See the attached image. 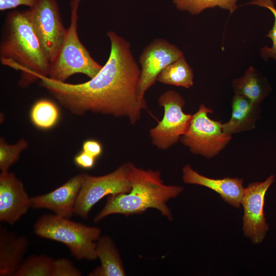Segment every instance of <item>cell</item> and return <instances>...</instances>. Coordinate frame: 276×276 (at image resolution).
<instances>
[{"label": "cell", "mask_w": 276, "mask_h": 276, "mask_svg": "<svg viewBox=\"0 0 276 276\" xmlns=\"http://www.w3.org/2000/svg\"><path fill=\"white\" fill-rule=\"evenodd\" d=\"M29 246L27 237L17 236L0 227V275L15 276Z\"/></svg>", "instance_id": "obj_15"}, {"label": "cell", "mask_w": 276, "mask_h": 276, "mask_svg": "<svg viewBox=\"0 0 276 276\" xmlns=\"http://www.w3.org/2000/svg\"><path fill=\"white\" fill-rule=\"evenodd\" d=\"M25 12L51 63L61 48L67 29L63 24L57 1L38 0Z\"/></svg>", "instance_id": "obj_8"}, {"label": "cell", "mask_w": 276, "mask_h": 276, "mask_svg": "<svg viewBox=\"0 0 276 276\" xmlns=\"http://www.w3.org/2000/svg\"><path fill=\"white\" fill-rule=\"evenodd\" d=\"M54 260L44 255H30L24 261L15 276H53Z\"/></svg>", "instance_id": "obj_22"}, {"label": "cell", "mask_w": 276, "mask_h": 276, "mask_svg": "<svg viewBox=\"0 0 276 276\" xmlns=\"http://www.w3.org/2000/svg\"><path fill=\"white\" fill-rule=\"evenodd\" d=\"M194 72L183 56L166 66L157 81L166 85L189 88L193 85Z\"/></svg>", "instance_id": "obj_19"}, {"label": "cell", "mask_w": 276, "mask_h": 276, "mask_svg": "<svg viewBox=\"0 0 276 276\" xmlns=\"http://www.w3.org/2000/svg\"><path fill=\"white\" fill-rule=\"evenodd\" d=\"M274 180V176L271 175L264 181L249 183L245 188L241 202L244 211L243 229L255 244L262 242L268 230L263 210L264 199Z\"/></svg>", "instance_id": "obj_11"}, {"label": "cell", "mask_w": 276, "mask_h": 276, "mask_svg": "<svg viewBox=\"0 0 276 276\" xmlns=\"http://www.w3.org/2000/svg\"><path fill=\"white\" fill-rule=\"evenodd\" d=\"M232 86L234 94L242 95L257 105H261L271 90L266 78L251 65L241 77L232 80Z\"/></svg>", "instance_id": "obj_17"}, {"label": "cell", "mask_w": 276, "mask_h": 276, "mask_svg": "<svg viewBox=\"0 0 276 276\" xmlns=\"http://www.w3.org/2000/svg\"><path fill=\"white\" fill-rule=\"evenodd\" d=\"M238 0H172L175 8L179 11H186L191 15L201 13L208 8L218 7L227 10L230 14L237 9Z\"/></svg>", "instance_id": "obj_21"}, {"label": "cell", "mask_w": 276, "mask_h": 276, "mask_svg": "<svg viewBox=\"0 0 276 276\" xmlns=\"http://www.w3.org/2000/svg\"><path fill=\"white\" fill-rule=\"evenodd\" d=\"M34 233L39 237L65 244L77 260L97 258L96 244L101 234L99 227L89 226L56 214H45L35 223Z\"/></svg>", "instance_id": "obj_4"}, {"label": "cell", "mask_w": 276, "mask_h": 276, "mask_svg": "<svg viewBox=\"0 0 276 276\" xmlns=\"http://www.w3.org/2000/svg\"><path fill=\"white\" fill-rule=\"evenodd\" d=\"M110 43L108 58L99 72L87 82L72 84L40 78V85L72 114L86 112L127 117L132 124L147 108L137 93L141 70L130 43L113 31L107 32Z\"/></svg>", "instance_id": "obj_1"}, {"label": "cell", "mask_w": 276, "mask_h": 276, "mask_svg": "<svg viewBox=\"0 0 276 276\" xmlns=\"http://www.w3.org/2000/svg\"><path fill=\"white\" fill-rule=\"evenodd\" d=\"M82 0H71L70 3L71 9H78L80 3Z\"/></svg>", "instance_id": "obj_29"}, {"label": "cell", "mask_w": 276, "mask_h": 276, "mask_svg": "<svg viewBox=\"0 0 276 276\" xmlns=\"http://www.w3.org/2000/svg\"><path fill=\"white\" fill-rule=\"evenodd\" d=\"M127 164L128 176L131 185L130 191L108 195L105 205L95 217L94 222L97 223L112 214L128 216L142 214L149 209L158 210L172 221L173 216L167 202L177 197L183 188L165 185L158 171L139 168L130 162Z\"/></svg>", "instance_id": "obj_3"}, {"label": "cell", "mask_w": 276, "mask_h": 276, "mask_svg": "<svg viewBox=\"0 0 276 276\" xmlns=\"http://www.w3.org/2000/svg\"><path fill=\"white\" fill-rule=\"evenodd\" d=\"M82 150L95 158L101 155L102 152V145L100 142L95 140H87L82 144Z\"/></svg>", "instance_id": "obj_27"}, {"label": "cell", "mask_w": 276, "mask_h": 276, "mask_svg": "<svg viewBox=\"0 0 276 276\" xmlns=\"http://www.w3.org/2000/svg\"><path fill=\"white\" fill-rule=\"evenodd\" d=\"M183 56L179 48L165 39L155 38L148 43L139 57L141 68L137 93L140 98L145 99V94L166 66Z\"/></svg>", "instance_id": "obj_10"}, {"label": "cell", "mask_w": 276, "mask_h": 276, "mask_svg": "<svg viewBox=\"0 0 276 276\" xmlns=\"http://www.w3.org/2000/svg\"><path fill=\"white\" fill-rule=\"evenodd\" d=\"M78 10L71 9L70 26L56 57L50 64L48 77L52 80L65 82L76 74L91 79L103 66L93 59L79 38Z\"/></svg>", "instance_id": "obj_5"}, {"label": "cell", "mask_w": 276, "mask_h": 276, "mask_svg": "<svg viewBox=\"0 0 276 276\" xmlns=\"http://www.w3.org/2000/svg\"><path fill=\"white\" fill-rule=\"evenodd\" d=\"M82 183L75 207V214L87 219L89 213L104 196L127 193L131 185L128 176V164H124L115 171L100 176L82 173Z\"/></svg>", "instance_id": "obj_9"}, {"label": "cell", "mask_w": 276, "mask_h": 276, "mask_svg": "<svg viewBox=\"0 0 276 276\" xmlns=\"http://www.w3.org/2000/svg\"><path fill=\"white\" fill-rule=\"evenodd\" d=\"M182 180L185 183L195 184L210 188L218 193L223 199L238 208L245 191L243 179L235 177L210 178L199 174L188 164L182 168Z\"/></svg>", "instance_id": "obj_14"}, {"label": "cell", "mask_w": 276, "mask_h": 276, "mask_svg": "<svg viewBox=\"0 0 276 276\" xmlns=\"http://www.w3.org/2000/svg\"><path fill=\"white\" fill-rule=\"evenodd\" d=\"M158 103L164 107V117L155 127L149 130V134L154 146L166 150L177 143L186 134L192 114L184 112L185 100L176 91H165L159 97Z\"/></svg>", "instance_id": "obj_7"}, {"label": "cell", "mask_w": 276, "mask_h": 276, "mask_svg": "<svg viewBox=\"0 0 276 276\" xmlns=\"http://www.w3.org/2000/svg\"><path fill=\"white\" fill-rule=\"evenodd\" d=\"M213 110L201 104L194 114L188 131L180 139L191 153L206 158L218 154L228 144L232 135L223 131L222 123L209 118Z\"/></svg>", "instance_id": "obj_6"}, {"label": "cell", "mask_w": 276, "mask_h": 276, "mask_svg": "<svg viewBox=\"0 0 276 276\" xmlns=\"http://www.w3.org/2000/svg\"><path fill=\"white\" fill-rule=\"evenodd\" d=\"M81 272L72 261L66 258L54 260L53 276H80Z\"/></svg>", "instance_id": "obj_25"}, {"label": "cell", "mask_w": 276, "mask_h": 276, "mask_svg": "<svg viewBox=\"0 0 276 276\" xmlns=\"http://www.w3.org/2000/svg\"><path fill=\"white\" fill-rule=\"evenodd\" d=\"M2 64L20 72L18 84L27 87L48 77L50 61L24 11L9 12L0 43Z\"/></svg>", "instance_id": "obj_2"}, {"label": "cell", "mask_w": 276, "mask_h": 276, "mask_svg": "<svg viewBox=\"0 0 276 276\" xmlns=\"http://www.w3.org/2000/svg\"><path fill=\"white\" fill-rule=\"evenodd\" d=\"M30 118L37 128L47 130L53 128L58 122L60 112L57 105L48 99H41L32 105Z\"/></svg>", "instance_id": "obj_20"}, {"label": "cell", "mask_w": 276, "mask_h": 276, "mask_svg": "<svg viewBox=\"0 0 276 276\" xmlns=\"http://www.w3.org/2000/svg\"><path fill=\"white\" fill-rule=\"evenodd\" d=\"M23 183L9 171L0 174V221L13 225L31 208Z\"/></svg>", "instance_id": "obj_12"}, {"label": "cell", "mask_w": 276, "mask_h": 276, "mask_svg": "<svg viewBox=\"0 0 276 276\" xmlns=\"http://www.w3.org/2000/svg\"><path fill=\"white\" fill-rule=\"evenodd\" d=\"M245 5H254L268 9L273 14L274 21L272 28L266 35L272 41V45L269 48L266 45L260 50V55L263 59L266 61L273 58L276 61V8L272 0H252Z\"/></svg>", "instance_id": "obj_24"}, {"label": "cell", "mask_w": 276, "mask_h": 276, "mask_svg": "<svg viewBox=\"0 0 276 276\" xmlns=\"http://www.w3.org/2000/svg\"><path fill=\"white\" fill-rule=\"evenodd\" d=\"M96 252L101 265L88 274L89 276H124L125 269L121 256L112 239L101 236L97 241Z\"/></svg>", "instance_id": "obj_18"}, {"label": "cell", "mask_w": 276, "mask_h": 276, "mask_svg": "<svg viewBox=\"0 0 276 276\" xmlns=\"http://www.w3.org/2000/svg\"><path fill=\"white\" fill-rule=\"evenodd\" d=\"M95 159L96 158L82 150L75 156L74 162L80 167L90 169L94 167Z\"/></svg>", "instance_id": "obj_28"}, {"label": "cell", "mask_w": 276, "mask_h": 276, "mask_svg": "<svg viewBox=\"0 0 276 276\" xmlns=\"http://www.w3.org/2000/svg\"><path fill=\"white\" fill-rule=\"evenodd\" d=\"M231 106V118L222 125L223 131L232 135L254 129L260 117L261 105L254 104L242 95L234 94Z\"/></svg>", "instance_id": "obj_16"}, {"label": "cell", "mask_w": 276, "mask_h": 276, "mask_svg": "<svg viewBox=\"0 0 276 276\" xmlns=\"http://www.w3.org/2000/svg\"><path fill=\"white\" fill-rule=\"evenodd\" d=\"M29 143L24 138L15 144H8L3 137L0 138V169L1 172L8 171L10 167L17 162L22 151L27 149Z\"/></svg>", "instance_id": "obj_23"}, {"label": "cell", "mask_w": 276, "mask_h": 276, "mask_svg": "<svg viewBox=\"0 0 276 276\" xmlns=\"http://www.w3.org/2000/svg\"><path fill=\"white\" fill-rule=\"evenodd\" d=\"M38 0H0V11L16 8L20 6L32 7Z\"/></svg>", "instance_id": "obj_26"}, {"label": "cell", "mask_w": 276, "mask_h": 276, "mask_svg": "<svg viewBox=\"0 0 276 276\" xmlns=\"http://www.w3.org/2000/svg\"><path fill=\"white\" fill-rule=\"evenodd\" d=\"M82 179V174L75 175L55 190L31 197V208L49 210L58 216L70 219L75 214Z\"/></svg>", "instance_id": "obj_13"}]
</instances>
